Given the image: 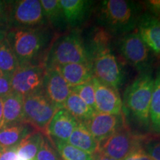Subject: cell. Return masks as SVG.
I'll return each instance as SVG.
<instances>
[{"instance_id": "6da1fadb", "label": "cell", "mask_w": 160, "mask_h": 160, "mask_svg": "<svg viewBox=\"0 0 160 160\" xmlns=\"http://www.w3.org/2000/svg\"><path fill=\"white\" fill-rule=\"evenodd\" d=\"M109 44L108 32L98 29L91 41V48L88 49L91 57L93 77L118 90L123 82L124 74Z\"/></svg>"}, {"instance_id": "7a4b0ae2", "label": "cell", "mask_w": 160, "mask_h": 160, "mask_svg": "<svg viewBox=\"0 0 160 160\" xmlns=\"http://www.w3.org/2000/svg\"><path fill=\"white\" fill-rule=\"evenodd\" d=\"M138 4L126 0H106L99 8L102 24L114 33H130L138 25L141 17Z\"/></svg>"}, {"instance_id": "3957f363", "label": "cell", "mask_w": 160, "mask_h": 160, "mask_svg": "<svg viewBox=\"0 0 160 160\" xmlns=\"http://www.w3.org/2000/svg\"><path fill=\"white\" fill-rule=\"evenodd\" d=\"M91 57L88 49L77 31L60 37L50 49L45 64V68L70 63H90Z\"/></svg>"}, {"instance_id": "277c9868", "label": "cell", "mask_w": 160, "mask_h": 160, "mask_svg": "<svg viewBox=\"0 0 160 160\" xmlns=\"http://www.w3.org/2000/svg\"><path fill=\"white\" fill-rule=\"evenodd\" d=\"M6 37L19 64L34 63L48 40L47 31L42 27L9 29Z\"/></svg>"}, {"instance_id": "5b68a950", "label": "cell", "mask_w": 160, "mask_h": 160, "mask_svg": "<svg viewBox=\"0 0 160 160\" xmlns=\"http://www.w3.org/2000/svg\"><path fill=\"white\" fill-rule=\"evenodd\" d=\"M154 79L148 73H141L125 92V104L133 116L144 125L150 122V105Z\"/></svg>"}, {"instance_id": "8992f818", "label": "cell", "mask_w": 160, "mask_h": 160, "mask_svg": "<svg viewBox=\"0 0 160 160\" xmlns=\"http://www.w3.org/2000/svg\"><path fill=\"white\" fill-rule=\"evenodd\" d=\"M58 110L46 97L42 90L31 93L24 97V123L48 136V128Z\"/></svg>"}, {"instance_id": "52a82bcc", "label": "cell", "mask_w": 160, "mask_h": 160, "mask_svg": "<svg viewBox=\"0 0 160 160\" xmlns=\"http://www.w3.org/2000/svg\"><path fill=\"white\" fill-rule=\"evenodd\" d=\"M42 7L39 0L10 1L8 27L11 28H35L45 22Z\"/></svg>"}, {"instance_id": "ba28073f", "label": "cell", "mask_w": 160, "mask_h": 160, "mask_svg": "<svg viewBox=\"0 0 160 160\" xmlns=\"http://www.w3.org/2000/svg\"><path fill=\"white\" fill-rule=\"evenodd\" d=\"M45 70L44 63L19 64L11 77L12 91L25 97L42 90Z\"/></svg>"}, {"instance_id": "9c48e42d", "label": "cell", "mask_w": 160, "mask_h": 160, "mask_svg": "<svg viewBox=\"0 0 160 160\" xmlns=\"http://www.w3.org/2000/svg\"><path fill=\"white\" fill-rule=\"evenodd\" d=\"M144 137L132 133L125 128L99 144L98 152L115 160H122L134 150L142 147Z\"/></svg>"}, {"instance_id": "30bf717a", "label": "cell", "mask_w": 160, "mask_h": 160, "mask_svg": "<svg viewBox=\"0 0 160 160\" xmlns=\"http://www.w3.org/2000/svg\"><path fill=\"white\" fill-rule=\"evenodd\" d=\"M120 51L128 62L139 71H145L149 64V48L138 31L126 33L121 40Z\"/></svg>"}, {"instance_id": "8fae6325", "label": "cell", "mask_w": 160, "mask_h": 160, "mask_svg": "<svg viewBox=\"0 0 160 160\" xmlns=\"http://www.w3.org/2000/svg\"><path fill=\"white\" fill-rule=\"evenodd\" d=\"M95 91V103L97 113L121 115L123 102L118 90L106 85L97 78H92Z\"/></svg>"}, {"instance_id": "7c38bea8", "label": "cell", "mask_w": 160, "mask_h": 160, "mask_svg": "<svg viewBox=\"0 0 160 160\" xmlns=\"http://www.w3.org/2000/svg\"><path fill=\"white\" fill-rule=\"evenodd\" d=\"M42 91L46 97L58 109L64 108L65 102L71 92V88L56 68L45 70Z\"/></svg>"}, {"instance_id": "4fadbf2b", "label": "cell", "mask_w": 160, "mask_h": 160, "mask_svg": "<svg viewBox=\"0 0 160 160\" xmlns=\"http://www.w3.org/2000/svg\"><path fill=\"white\" fill-rule=\"evenodd\" d=\"M123 122L122 114L97 113L85 125L96 141L99 144L122 128Z\"/></svg>"}, {"instance_id": "5bb4252c", "label": "cell", "mask_w": 160, "mask_h": 160, "mask_svg": "<svg viewBox=\"0 0 160 160\" xmlns=\"http://www.w3.org/2000/svg\"><path fill=\"white\" fill-rule=\"evenodd\" d=\"M79 122L65 108L59 109L48 128V136L51 139L67 142Z\"/></svg>"}, {"instance_id": "9a60e30c", "label": "cell", "mask_w": 160, "mask_h": 160, "mask_svg": "<svg viewBox=\"0 0 160 160\" xmlns=\"http://www.w3.org/2000/svg\"><path fill=\"white\" fill-rule=\"evenodd\" d=\"M138 33L144 43L155 53L160 54V19L145 14L138 23Z\"/></svg>"}, {"instance_id": "2e32d148", "label": "cell", "mask_w": 160, "mask_h": 160, "mask_svg": "<svg viewBox=\"0 0 160 160\" xmlns=\"http://www.w3.org/2000/svg\"><path fill=\"white\" fill-rule=\"evenodd\" d=\"M64 78L70 87L87 82L93 77L92 63H70L54 68Z\"/></svg>"}, {"instance_id": "e0dca14e", "label": "cell", "mask_w": 160, "mask_h": 160, "mask_svg": "<svg viewBox=\"0 0 160 160\" xmlns=\"http://www.w3.org/2000/svg\"><path fill=\"white\" fill-rule=\"evenodd\" d=\"M24 97L17 93L3 98V119L2 127L24 123Z\"/></svg>"}, {"instance_id": "ac0fdd59", "label": "cell", "mask_w": 160, "mask_h": 160, "mask_svg": "<svg viewBox=\"0 0 160 160\" xmlns=\"http://www.w3.org/2000/svg\"><path fill=\"white\" fill-rule=\"evenodd\" d=\"M66 23L71 26L81 24L88 15L92 2L87 0H59Z\"/></svg>"}, {"instance_id": "d6986e66", "label": "cell", "mask_w": 160, "mask_h": 160, "mask_svg": "<svg viewBox=\"0 0 160 160\" xmlns=\"http://www.w3.org/2000/svg\"><path fill=\"white\" fill-rule=\"evenodd\" d=\"M31 126L25 123L0 128V150L17 147L26 136L31 133Z\"/></svg>"}, {"instance_id": "ffe728a7", "label": "cell", "mask_w": 160, "mask_h": 160, "mask_svg": "<svg viewBox=\"0 0 160 160\" xmlns=\"http://www.w3.org/2000/svg\"><path fill=\"white\" fill-rule=\"evenodd\" d=\"M67 142L93 155L98 152L99 144L84 123H78Z\"/></svg>"}, {"instance_id": "44dd1931", "label": "cell", "mask_w": 160, "mask_h": 160, "mask_svg": "<svg viewBox=\"0 0 160 160\" xmlns=\"http://www.w3.org/2000/svg\"><path fill=\"white\" fill-rule=\"evenodd\" d=\"M64 108L67 110L79 122L86 123L97 112L86 104L74 92L71 91L66 100Z\"/></svg>"}, {"instance_id": "7402d4cb", "label": "cell", "mask_w": 160, "mask_h": 160, "mask_svg": "<svg viewBox=\"0 0 160 160\" xmlns=\"http://www.w3.org/2000/svg\"><path fill=\"white\" fill-rule=\"evenodd\" d=\"M44 136L37 131L26 136L17 146L18 160H34Z\"/></svg>"}, {"instance_id": "603a6c76", "label": "cell", "mask_w": 160, "mask_h": 160, "mask_svg": "<svg viewBox=\"0 0 160 160\" xmlns=\"http://www.w3.org/2000/svg\"><path fill=\"white\" fill-rule=\"evenodd\" d=\"M19 66V60L6 37L0 45V74L12 76Z\"/></svg>"}, {"instance_id": "cb8c5ba5", "label": "cell", "mask_w": 160, "mask_h": 160, "mask_svg": "<svg viewBox=\"0 0 160 160\" xmlns=\"http://www.w3.org/2000/svg\"><path fill=\"white\" fill-rule=\"evenodd\" d=\"M62 160H93V155L82 151L67 142L51 139Z\"/></svg>"}, {"instance_id": "d4e9b609", "label": "cell", "mask_w": 160, "mask_h": 160, "mask_svg": "<svg viewBox=\"0 0 160 160\" xmlns=\"http://www.w3.org/2000/svg\"><path fill=\"white\" fill-rule=\"evenodd\" d=\"M150 122L152 128L160 133V70L154 79L150 105Z\"/></svg>"}, {"instance_id": "484cf974", "label": "cell", "mask_w": 160, "mask_h": 160, "mask_svg": "<svg viewBox=\"0 0 160 160\" xmlns=\"http://www.w3.org/2000/svg\"><path fill=\"white\" fill-rule=\"evenodd\" d=\"M40 2L45 19L52 25L59 28L66 23L59 0H42Z\"/></svg>"}, {"instance_id": "4316f807", "label": "cell", "mask_w": 160, "mask_h": 160, "mask_svg": "<svg viewBox=\"0 0 160 160\" xmlns=\"http://www.w3.org/2000/svg\"><path fill=\"white\" fill-rule=\"evenodd\" d=\"M71 91L83 100L88 105L97 112L95 103V91L92 79L87 82L77 85L71 88Z\"/></svg>"}, {"instance_id": "83f0119b", "label": "cell", "mask_w": 160, "mask_h": 160, "mask_svg": "<svg viewBox=\"0 0 160 160\" xmlns=\"http://www.w3.org/2000/svg\"><path fill=\"white\" fill-rule=\"evenodd\" d=\"M34 160H62L57 148L48 136H44Z\"/></svg>"}, {"instance_id": "f1b7e54d", "label": "cell", "mask_w": 160, "mask_h": 160, "mask_svg": "<svg viewBox=\"0 0 160 160\" xmlns=\"http://www.w3.org/2000/svg\"><path fill=\"white\" fill-rule=\"evenodd\" d=\"M144 150L151 160H160V141H149L145 144Z\"/></svg>"}, {"instance_id": "f546056e", "label": "cell", "mask_w": 160, "mask_h": 160, "mask_svg": "<svg viewBox=\"0 0 160 160\" xmlns=\"http://www.w3.org/2000/svg\"><path fill=\"white\" fill-rule=\"evenodd\" d=\"M12 76L0 74V97L5 98L13 93L11 86Z\"/></svg>"}, {"instance_id": "4dcf8cb0", "label": "cell", "mask_w": 160, "mask_h": 160, "mask_svg": "<svg viewBox=\"0 0 160 160\" xmlns=\"http://www.w3.org/2000/svg\"><path fill=\"white\" fill-rule=\"evenodd\" d=\"M10 1L0 0V28L5 30L8 29V19Z\"/></svg>"}, {"instance_id": "1f68e13d", "label": "cell", "mask_w": 160, "mask_h": 160, "mask_svg": "<svg viewBox=\"0 0 160 160\" xmlns=\"http://www.w3.org/2000/svg\"><path fill=\"white\" fill-rule=\"evenodd\" d=\"M122 160H151L142 147L134 150Z\"/></svg>"}, {"instance_id": "d6a6232c", "label": "cell", "mask_w": 160, "mask_h": 160, "mask_svg": "<svg viewBox=\"0 0 160 160\" xmlns=\"http://www.w3.org/2000/svg\"><path fill=\"white\" fill-rule=\"evenodd\" d=\"M0 160H18L17 147L0 150Z\"/></svg>"}, {"instance_id": "836d02e7", "label": "cell", "mask_w": 160, "mask_h": 160, "mask_svg": "<svg viewBox=\"0 0 160 160\" xmlns=\"http://www.w3.org/2000/svg\"><path fill=\"white\" fill-rule=\"evenodd\" d=\"M149 9L151 10L153 16L160 19V0H151L147 2Z\"/></svg>"}, {"instance_id": "e575fe53", "label": "cell", "mask_w": 160, "mask_h": 160, "mask_svg": "<svg viewBox=\"0 0 160 160\" xmlns=\"http://www.w3.org/2000/svg\"><path fill=\"white\" fill-rule=\"evenodd\" d=\"M93 160H115L112 158L107 157V156L102 154V153H96L95 154H93Z\"/></svg>"}, {"instance_id": "d590c367", "label": "cell", "mask_w": 160, "mask_h": 160, "mask_svg": "<svg viewBox=\"0 0 160 160\" xmlns=\"http://www.w3.org/2000/svg\"><path fill=\"white\" fill-rule=\"evenodd\" d=\"M3 119V98L0 97V128Z\"/></svg>"}, {"instance_id": "8d00e7d4", "label": "cell", "mask_w": 160, "mask_h": 160, "mask_svg": "<svg viewBox=\"0 0 160 160\" xmlns=\"http://www.w3.org/2000/svg\"><path fill=\"white\" fill-rule=\"evenodd\" d=\"M7 31H8L0 28V45H1L2 42L5 40L6 37H7Z\"/></svg>"}]
</instances>
